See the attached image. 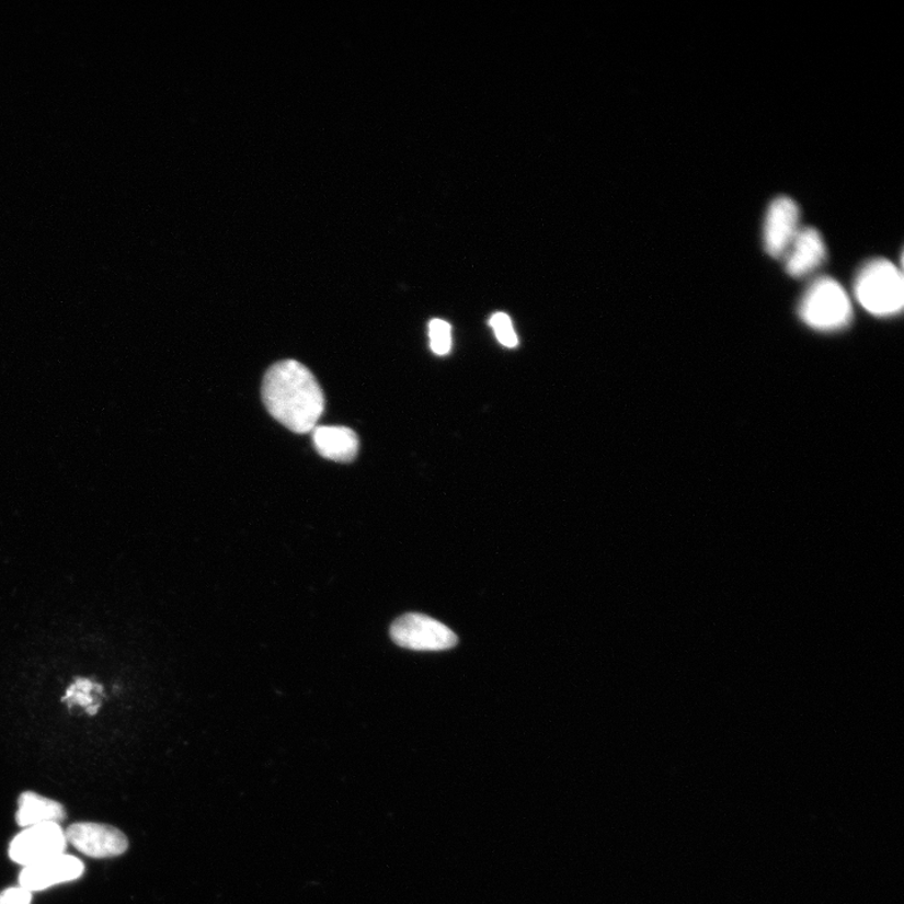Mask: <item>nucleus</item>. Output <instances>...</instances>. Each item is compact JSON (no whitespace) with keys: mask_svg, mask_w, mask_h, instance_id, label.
<instances>
[{"mask_svg":"<svg viewBox=\"0 0 904 904\" xmlns=\"http://www.w3.org/2000/svg\"><path fill=\"white\" fill-rule=\"evenodd\" d=\"M262 396L271 415L296 434L312 433L324 412L320 384L297 361L273 365L264 376Z\"/></svg>","mask_w":904,"mask_h":904,"instance_id":"f257e3e1","label":"nucleus"},{"mask_svg":"<svg viewBox=\"0 0 904 904\" xmlns=\"http://www.w3.org/2000/svg\"><path fill=\"white\" fill-rule=\"evenodd\" d=\"M855 293L868 313L882 318L899 314L904 305L902 272L890 261L868 262L857 274Z\"/></svg>","mask_w":904,"mask_h":904,"instance_id":"f03ea898","label":"nucleus"},{"mask_svg":"<svg viewBox=\"0 0 904 904\" xmlns=\"http://www.w3.org/2000/svg\"><path fill=\"white\" fill-rule=\"evenodd\" d=\"M798 312L806 325L821 332L846 329L854 317L848 293L828 277L816 279L808 287Z\"/></svg>","mask_w":904,"mask_h":904,"instance_id":"7ed1b4c3","label":"nucleus"},{"mask_svg":"<svg viewBox=\"0 0 904 904\" xmlns=\"http://www.w3.org/2000/svg\"><path fill=\"white\" fill-rule=\"evenodd\" d=\"M391 639L403 649L413 651H445L455 648L458 637L436 619L420 615L408 614L391 626Z\"/></svg>","mask_w":904,"mask_h":904,"instance_id":"20e7f679","label":"nucleus"},{"mask_svg":"<svg viewBox=\"0 0 904 904\" xmlns=\"http://www.w3.org/2000/svg\"><path fill=\"white\" fill-rule=\"evenodd\" d=\"M66 835L59 824L30 826L12 840L10 857L13 862L28 867L65 855Z\"/></svg>","mask_w":904,"mask_h":904,"instance_id":"39448f33","label":"nucleus"},{"mask_svg":"<svg viewBox=\"0 0 904 904\" xmlns=\"http://www.w3.org/2000/svg\"><path fill=\"white\" fill-rule=\"evenodd\" d=\"M798 204L788 196L774 199L766 210L764 221V247L766 253L777 260L786 255L800 230Z\"/></svg>","mask_w":904,"mask_h":904,"instance_id":"423d86ee","label":"nucleus"},{"mask_svg":"<svg viewBox=\"0 0 904 904\" xmlns=\"http://www.w3.org/2000/svg\"><path fill=\"white\" fill-rule=\"evenodd\" d=\"M68 843L91 858H114L128 848L126 835L115 826L100 823H75L65 833Z\"/></svg>","mask_w":904,"mask_h":904,"instance_id":"0eeeda50","label":"nucleus"},{"mask_svg":"<svg viewBox=\"0 0 904 904\" xmlns=\"http://www.w3.org/2000/svg\"><path fill=\"white\" fill-rule=\"evenodd\" d=\"M84 872L82 860L73 856L60 855L45 862L24 867L20 876V886L28 892H38L50 886L79 880Z\"/></svg>","mask_w":904,"mask_h":904,"instance_id":"6e6552de","label":"nucleus"},{"mask_svg":"<svg viewBox=\"0 0 904 904\" xmlns=\"http://www.w3.org/2000/svg\"><path fill=\"white\" fill-rule=\"evenodd\" d=\"M826 247L815 228H800L782 260L791 277L802 278L820 268L825 261Z\"/></svg>","mask_w":904,"mask_h":904,"instance_id":"1a4fd4ad","label":"nucleus"},{"mask_svg":"<svg viewBox=\"0 0 904 904\" xmlns=\"http://www.w3.org/2000/svg\"><path fill=\"white\" fill-rule=\"evenodd\" d=\"M314 449L324 459L337 462L355 460L359 450L358 436L344 426H316L312 432Z\"/></svg>","mask_w":904,"mask_h":904,"instance_id":"9d476101","label":"nucleus"},{"mask_svg":"<svg viewBox=\"0 0 904 904\" xmlns=\"http://www.w3.org/2000/svg\"><path fill=\"white\" fill-rule=\"evenodd\" d=\"M66 820V811L62 804L33 791H24L19 800V811L15 814V822L25 828L39 824H58Z\"/></svg>","mask_w":904,"mask_h":904,"instance_id":"9b49d317","label":"nucleus"},{"mask_svg":"<svg viewBox=\"0 0 904 904\" xmlns=\"http://www.w3.org/2000/svg\"><path fill=\"white\" fill-rule=\"evenodd\" d=\"M103 687L90 678H77L68 686L62 702L68 709L81 708L89 714H96L101 708Z\"/></svg>","mask_w":904,"mask_h":904,"instance_id":"f8f14e48","label":"nucleus"},{"mask_svg":"<svg viewBox=\"0 0 904 904\" xmlns=\"http://www.w3.org/2000/svg\"><path fill=\"white\" fill-rule=\"evenodd\" d=\"M430 339L436 355H447L451 350V327L442 320L430 323Z\"/></svg>","mask_w":904,"mask_h":904,"instance_id":"ddd939ff","label":"nucleus"},{"mask_svg":"<svg viewBox=\"0 0 904 904\" xmlns=\"http://www.w3.org/2000/svg\"><path fill=\"white\" fill-rule=\"evenodd\" d=\"M490 324H492L496 337L499 342L503 344V346L507 348H513L516 346V344H518V337H516V334L514 332L511 318L507 317L505 313L494 314L492 321H490Z\"/></svg>","mask_w":904,"mask_h":904,"instance_id":"4468645a","label":"nucleus"},{"mask_svg":"<svg viewBox=\"0 0 904 904\" xmlns=\"http://www.w3.org/2000/svg\"><path fill=\"white\" fill-rule=\"evenodd\" d=\"M32 893L22 886H13L0 893V904H31Z\"/></svg>","mask_w":904,"mask_h":904,"instance_id":"2eb2a0df","label":"nucleus"}]
</instances>
